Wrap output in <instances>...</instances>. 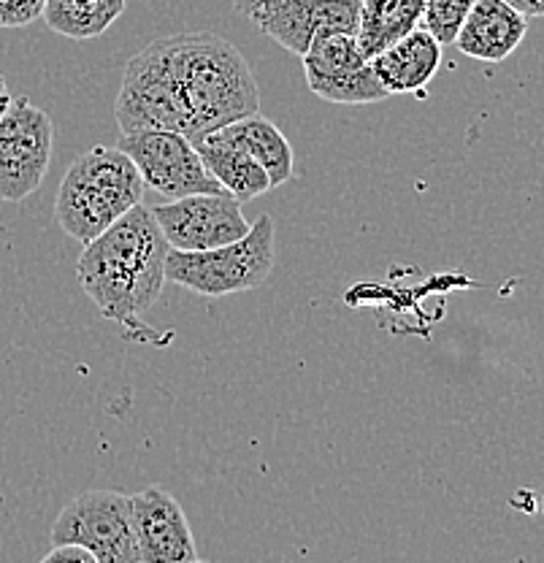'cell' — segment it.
Segmentation results:
<instances>
[{
	"label": "cell",
	"mask_w": 544,
	"mask_h": 563,
	"mask_svg": "<svg viewBox=\"0 0 544 563\" xmlns=\"http://www.w3.org/2000/svg\"><path fill=\"white\" fill-rule=\"evenodd\" d=\"M166 236L155 214L136 203L98 239L85 244L76 279L107 320L138 328V317L155 307L166 285Z\"/></svg>",
	"instance_id": "cell-1"
},
{
	"label": "cell",
	"mask_w": 544,
	"mask_h": 563,
	"mask_svg": "<svg viewBox=\"0 0 544 563\" xmlns=\"http://www.w3.org/2000/svg\"><path fill=\"white\" fill-rule=\"evenodd\" d=\"M177 74L187 139L207 136L260 109V90L247 57L214 33H179Z\"/></svg>",
	"instance_id": "cell-2"
},
{
	"label": "cell",
	"mask_w": 544,
	"mask_h": 563,
	"mask_svg": "<svg viewBox=\"0 0 544 563\" xmlns=\"http://www.w3.org/2000/svg\"><path fill=\"white\" fill-rule=\"evenodd\" d=\"M144 179L120 146H92L68 166L55 220L68 236L90 244L144 198Z\"/></svg>",
	"instance_id": "cell-3"
},
{
	"label": "cell",
	"mask_w": 544,
	"mask_h": 563,
	"mask_svg": "<svg viewBox=\"0 0 544 563\" xmlns=\"http://www.w3.org/2000/svg\"><path fill=\"white\" fill-rule=\"evenodd\" d=\"M274 239L277 225L271 214H260L249 233L238 242L214 246V250L185 252L168 250L166 282L185 287L207 298L247 292L260 287L274 268Z\"/></svg>",
	"instance_id": "cell-4"
},
{
	"label": "cell",
	"mask_w": 544,
	"mask_h": 563,
	"mask_svg": "<svg viewBox=\"0 0 544 563\" xmlns=\"http://www.w3.org/2000/svg\"><path fill=\"white\" fill-rule=\"evenodd\" d=\"M114 120L122 133L187 131L177 74V38L152 41L127 63Z\"/></svg>",
	"instance_id": "cell-5"
},
{
	"label": "cell",
	"mask_w": 544,
	"mask_h": 563,
	"mask_svg": "<svg viewBox=\"0 0 544 563\" xmlns=\"http://www.w3.org/2000/svg\"><path fill=\"white\" fill-rule=\"evenodd\" d=\"M74 542L96 563H142L131 523V496L120 490H85L66 504L52 526V544Z\"/></svg>",
	"instance_id": "cell-6"
},
{
	"label": "cell",
	"mask_w": 544,
	"mask_h": 563,
	"mask_svg": "<svg viewBox=\"0 0 544 563\" xmlns=\"http://www.w3.org/2000/svg\"><path fill=\"white\" fill-rule=\"evenodd\" d=\"M55 125L31 98H14L0 117V201L20 203L44 185Z\"/></svg>",
	"instance_id": "cell-7"
},
{
	"label": "cell",
	"mask_w": 544,
	"mask_h": 563,
	"mask_svg": "<svg viewBox=\"0 0 544 563\" xmlns=\"http://www.w3.org/2000/svg\"><path fill=\"white\" fill-rule=\"evenodd\" d=\"M120 146L142 174L144 185L168 201L196 192H220V181L203 166L196 144L179 131L120 133Z\"/></svg>",
	"instance_id": "cell-8"
},
{
	"label": "cell",
	"mask_w": 544,
	"mask_h": 563,
	"mask_svg": "<svg viewBox=\"0 0 544 563\" xmlns=\"http://www.w3.org/2000/svg\"><path fill=\"white\" fill-rule=\"evenodd\" d=\"M301 57L309 90L327 103L366 106L388 98V90L374 74L371 60L360 52L358 35H320Z\"/></svg>",
	"instance_id": "cell-9"
},
{
	"label": "cell",
	"mask_w": 544,
	"mask_h": 563,
	"mask_svg": "<svg viewBox=\"0 0 544 563\" xmlns=\"http://www.w3.org/2000/svg\"><path fill=\"white\" fill-rule=\"evenodd\" d=\"M152 214L168 246L185 252L214 250V246L238 242L253 228V222L244 217L242 201L227 190L174 198V201L152 207Z\"/></svg>",
	"instance_id": "cell-10"
},
{
	"label": "cell",
	"mask_w": 544,
	"mask_h": 563,
	"mask_svg": "<svg viewBox=\"0 0 544 563\" xmlns=\"http://www.w3.org/2000/svg\"><path fill=\"white\" fill-rule=\"evenodd\" d=\"M131 523L142 563L201 561L181 504L166 488H144L131 496Z\"/></svg>",
	"instance_id": "cell-11"
},
{
	"label": "cell",
	"mask_w": 544,
	"mask_h": 563,
	"mask_svg": "<svg viewBox=\"0 0 544 563\" xmlns=\"http://www.w3.org/2000/svg\"><path fill=\"white\" fill-rule=\"evenodd\" d=\"M525 33L529 16L512 9L507 0H474L455 46L474 60L501 63L523 44Z\"/></svg>",
	"instance_id": "cell-12"
},
{
	"label": "cell",
	"mask_w": 544,
	"mask_h": 563,
	"mask_svg": "<svg viewBox=\"0 0 544 563\" xmlns=\"http://www.w3.org/2000/svg\"><path fill=\"white\" fill-rule=\"evenodd\" d=\"M442 66V44L425 27H414L401 41L371 57V68L388 96H423Z\"/></svg>",
	"instance_id": "cell-13"
},
{
	"label": "cell",
	"mask_w": 544,
	"mask_h": 563,
	"mask_svg": "<svg viewBox=\"0 0 544 563\" xmlns=\"http://www.w3.org/2000/svg\"><path fill=\"white\" fill-rule=\"evenodd\" d=\"M192 144H196L207 172L220 181L222 190H227L238 201H253V198L266 196L274 187L266 168L255 157H249L242 146L222 136L220 131L192 139Z\"/></svg>",
	"instance_id": "cell-14"
},
{
	"label": "cell",
	"mask_w": 544,
	"mask_h": 563,
	"mask_svg": "<svg viewBox=\"0 0 544 563\" xmlns=\"http://www.w3.org/2000/svg\"><path fill=\"white\" fill-rule=\"evenodd\" d=\"M218 131L227 141H233L236 146H242L249 157H255L266 174L271 176V185L279 187L285 181L292 179L296 172V155H292L290 141L285 139V133L274 125L271 120L255 114L242 117V120L231 122V125L218 128Z\"/></svg>",
	"instance_id": "cell-15"
},
{
	"label": "cell",
	"mask_w": 544,
	"mask_h": 563,
	"mask_svg": "<svg viewBox=\"0 0 544 563\" xmlns=\"http://www.w3.org/2000/svg\"><path fill=\"white\" fill-rule=\"evenodd\" d=\"M425 0H363L358 44L371 60L423 22Z\"/></svg>",
	"instance_id": "cell-16"
},
{
	"label": "cell",
	"mask_w": 544,
	"mask_h": 563,
	"mask_svg": "<svg viewBox=\"0 0 544 563\" xmlns=\"http://www.w3.org/2000/svg\"><path fill=\"white\" fill-rule=\"evenodd\" d=\"M125 11V0H46L44 22L49 31L74 41L98 38Z\"/></svg>",
	"instance_id": "cell-17"
},
{
	"label": "cell",
	"mask_w": 544,
	"mask_h": 563,
	"mask_svg": "<svg viewBox=\"0 0 544 563\" xmlns=\"http://www.w3.org/2000/svg\"><path fill=\"white\" fill-rule=\"evenodd\" d=\"M471 5L474 0H425L420 27H425L442 46L455 44L460 25H464V20L469 16Z\"/></svg>",
	"instance_id": "cell-18"
},
{
	"label": "cell",
	"mask_w": 544,
	"mask_h": 563,
	"mask_svg": "<svg viewBox=\"0 0 544 563\" xmlns=\"http://www.w3.org/2000/svg\"><path fill=\"white\" fill-rule=\"evenodd\" d=\"M46 0H0V31L27 27L44 16Z\"/></svg>",
	"instance_id": "cell-19"
},
{
	"label": "cell",
	"mask_w": 544,
	"mask_h": 563,
	"mask_svg": "<svg viewBox=\"0 0 544 563\" xmlns=\"http://www.w3.org/2000/svg\"><path fill=\"white\" fill-rule=\"evenodd\" d=\"M66 563V561H74V563H96L92 559L90 550H85L81 544H74V542H63V544H52L49 553L44 555V563Z\"/></svg>",
	"instance_id": "cell-20"
},
{
	"label": "cell",
	"mask_w": 544,
	"mask_h": 563,
	"mask_svg": "<svg viewBox=\"0 0 544 563\" xmlns=\"http://www.w3.org/2000/svg\"><path fill=\"white\" fill-rule=\"evenodd\" d=\"M507 3L525 16H544V0H507Z\"/></svg>",
	"instance_id": "cell-21"
},
{
	"label": "cell",
	"mask_w": 544,
	"mask_h": 563,
	"mask_svg": "<svg viewBox=\"0 0 544 563\" xmlns=\"http://www.w3.org/2000/svg\"><path fill=\"white\" fill-rule=\"evenodd\" d=\"M263 3H271V0H233V5H236L238 14H244V16L253 14L257 5H263Z\"/></svg>",
	"instance_id": "cell-22"
},
{
	"label": "cell",
	"mask_w": 544,
	"mask_h": 563,
	"mask_svg": "<svg viewBox=\"0 0 544 563\" xmlns=\"http://www.w3.org/2000/svg\"><path fill=\"white\" fill-rule=\"evenodd\" d=\"M11 101H14V98H11V92H9V85H5L3 74H0V117H3L5 111H9Z\"/></svg>",
	"instance_id": "cell-23"
}]
</instances>
